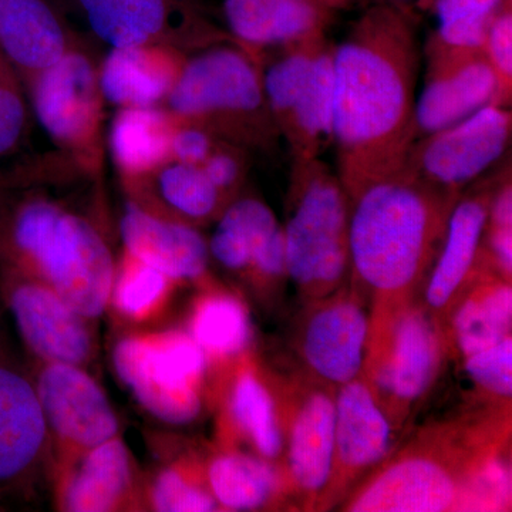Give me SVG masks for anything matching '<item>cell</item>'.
<instances>
[{
	"instance_id": "7bdbcfd3",
	"label": "cell",
	"mask_w": 512,
	"mask_h": 512,
	"mask_svg": "<svg viewBox=\"0 0 512 512\" xmlns=\"http://www.w3.org/2000/svg\"><path fill=\"white\" fill-rule=\"evenodd\" d=\"M349 0H328V3L332 8H338L340 5H345Z\"/></svg>"
},
{
	"instance_id": "d6986e66",
	"label": "cell",
	"mask_w": 512,
	"mask_h": 512,
	"mask_svg": "<svg viewBox=\"0 0 512 512\" xmlns=\"http://www.w3.org/2000/svg\"><path fill=\"white\" fill-rule=\"evenodd\" d=\"M511 330V279L498 274L480 254L476 274L444 326L450 355L464 359L512 336Z\"/></svg>"
},
{
	"instance_id": "f1b7e54d",
	"label": "cell",
	"mask_w": 512,
	"mask_h": 512,
	"mask_svg": "<svg viewBox=\"0 0 512 512\" xmlns=\"http://www.w3.org/2000/svg\"><path fill=\"white\" fill-rule=\"evenodd\" d=\"M130 457L116 437L90 448L82 466L67 484L66 507L74 512L113 510L130 484Z\"/></svg>"
},
{
	"instance_id": "7c38bea8",
	"label": "cell",
	"mask_w": 512,
	"mask_h": 512,
	"mask_svg": "<svg viewBox=\"0 0 512 512\" xmlns=\"http://www.w3.org/2000/svg\"><path fill=\"white\" fill-rule=\"evenodd\" d=\"M511 123L507 106L488 104L454 126L417 140L404 170L461 194L504 156Z\"/></svg>"
},
{
	"instance_id": "9a60e30c",
	"label": "cell",
	"mask_w": 512,
	"mask_h": 512,
	"mask_svg": "<svg viewBox=\"0 0 512 512\" xmlns=\"http://www.w3.org/2000/svg\"><path fill=\"white\" fill-rule=\"evenodd\" d=\"M498 181L463 191L453 211L436 261L420 293L424 308L441 326L476 274L488 210Z\"/></svg>"
},
{
	"instance_id": "8992f818",
	"label": "cell",
	"mask_w": 512,
	"mask_h": 512,
	"mask_svg": "<svg viewBox=\"0 0 512 512\" xmlns=\"http://www.w3.org/2000/svg\"><path fill=\"white\" fill-rule=\"evenodd\" d=\"M15 239L70 308L83 318L104 311L113 293L114 265L92 225L55 205L33 202L19 214Z\"/></svg>"
},
{
	"instance_id": "7402d4cb",
	"label": "cell",
	"mask_w": 512,
	"mask_h": 512,
	"mask_svg": "<svg viewBox=\"0 0 512 512\" xmlns=\"http://www.w3.org/2000/svg\"><path fill=\"white\" fill-rule=\"evenodd\" d=\"M121 235L131 258L153 266L170 279L197 281L207 272L210 248L188 225L160 220L136 205H128Z\"/></svg>"
},
{
	"instance_id": "ffe728a7",
	"label": "cell",
	"mask_w": 512,
	"mask_h": 512,
	"mask_svg": "<svg viewBox=\"0 0 512 512\" xmlns=\"http://www.w3.org/2000/svg\"><path fill=\"white\" fill-rule=\"evenodd\" d=\"M23 338L50 363L82 365L92 342L83 316L70 308L53 289L22 285L10 299Z\"/></svg>"
},
{
	"instance_id": "ee69618b",
	"label": "cell",
	"mask_w": 512,
	"mask_h": 512,
	"mask_svg": "<svg viewBox=\"0 0 512 512\" xmlns=\"http://www.w3.org/2000/svg\"><path fill=\"white\" fill-rule=\"evenodd\" d=\"M426 2H427V3H429V5H430L431 0H424V2H423V3H426Z\"/></svg>"
},
{
	"instance_id": "e0dca14e",
	"label": "cell",
	"mask_w": 512,
	"mask_h": 512,
	"mask_svg": "<svg viewBox=\"0 0 512 512\" xmlns=\"http://www.w3.org/2000/svg\"><path fill=\"white\" fill-rule=\"evenodd\" d=\"M46 423L74 447L90 448L114 439L116 414L103 390L76 365L50 363L37 389Z\"/></svg>"
},
{
	"instance_id": "ba28073f",
	"label": "cell",
	"mask_w": 512,
	"mask_h": 512,
	"mask_svg": "<svg viewBox=\"0 0 512 512\" xmlns=\"http://www.w3.org/2000/svg\"><path fill=\"white\" fill-rule=\"evenodd\" d=\"M168 104L177 116L222 128H249L256 143L281 137L266 103L262 74L244 53L208 50L178 73Z\"/></svg>"
},
{
	"instance_id": "8d00e7d4",
	"label": "cell",
	"mask_w": 512,
	"mask_h": 512,
	"mask_svg": "<svg viewBox=\"0 0 512 512\" xmlns=\"http://www.w3.org/2000/svg\"><path fill=\"white\" fill-rule=\"evenodd\" d=\"M153 501L157 510L164 512H205L218 507L210 488L195 484L175 470H165L158 476Z\"/></svg>"
},
{
	"instance_id": "60d3db41",
	"label": "cell",
	"mask_w": 512,
	"mask_h": 512,
	"mask_svg": "<svg viewBox=\"0 0 512 512\" xmlns=\"http://www.w3.org/2000/svg\"><path fill=\"white\" fill-rule=\"evenodd\" d=\"M201 167L222 194L234 190L241 180L242 164L229 151H212Z\"/></svg>"
},
{
	"instance_id": "ab89813d",
	"label": "cell",
	"mask_w": 512,
	"mask_h": 512,
	"mask_svg": "<svg viewBox=\"0 0 512 512\" xmlns=\"http://www.w3.org/2000/svg\"><path fill=\"white\" fill-rule=\"evenodd\" d=\"M212 151L210 133L197 124L180 128L171 137V156L178 163L202 165Z\"/></svg>"
},
{
	"instance_id": "277c9868",
	"label": "cell",
	"mask_w": 512,
	"mask_h": 512,
	"mask_svg": "<svg viewBox=\"0 0 512 512\" xmlns=\"http://www.w3.org/2000/svg\"><path fill=\"white\" fill-rule=\"evenodd\" d=\"M350 208L329 165L320 158L292 160L284 234L288 276L302 302L349 281Z\"/></svg>"
},
{
	"instance_id": "ac0fdd59",
	"label": "cell",
	"mask_w": 512,
	"mask_h": 512,
	"mask_svg": "<svg viewBox=\"0 0 512 512\" xmlns=\"http://www.w3.org/2000/svg\"><path fill=\"white\" fill-rule=\"evenodd\" d=\"M99 76L79 53H66L37 73L33 106L49 136L76 146L89 140L99 117Z\"/></svg>"
},
{
	"instance_id": "9c48e42d",
	"label": "cell",
	"mask_w": 512,
	"mask_h": 512,
	"mask_svg": "<svg viewBox=\"0 0 512 512\" xmlns=\"http://www.w3.org/2000/svg\"><path fill=\"white\" fill-rule=\"evenodd\" d=\"M114 366L138 402L158 419L187 424L200 414L207 356L188 333L121 340Z\"/></svg>"
},
{
	"instance_id": "d6a6232c",
	"label": "cell",
	"mask_w": 512,
	"mask_h": 512,
	"mask_svg": "<svg viewBox=\"0 0 512 512\" xmlns=\"http://www.w3.org/2000/svg\"><path fill=\"white\" fill-rule=\"evenodd\" d=\"M161 195L174 210L194 220L210 218L220 208L224 194L202 170L201 165L178 163L160 174Z\"/></svg>"
},
{
	"instance_id": "52a82bcc",
	"label": "cell",
	"mask_w": 512,
	"mask_h": 512,
	"mask_svg": "<svg viewBox=\"0 0 512 512\" xmlns=\"http://www.w3.org/2000/svg\"><path fill=\"white\" fill-rule=\"evenodd\" d=\"M266 103L292 160L322 157L333 144V46L325 36L282 47L262 74Z\"/></svg>"
},
{
	"instance_id": "5b68a950",
	"label": "cell",
	"mask_w": 512,
	"mask_h": 512,
	"mask_svg": "<svg viewBox=\"0 0 512 512\" xmlns=\"http://www.w3.org/2000/svg\"><path fill=\"white\" fill-rule=\"evenodd\" d=\"M448 356L446 332L420 296L397 312L370 318L362 376L394 430L412 419Z\"/></svg>"
},
{
	"instance_id": "8fae6325",
	"label": "cell",
	"mask_w": 512,
	"mask_h": 512,
	"mask_svg": "<svg viewBox=\"0 0 512 512\" xmlns=\"http://www.w3.org/2000/svg\"><path fill=\"white\" fill-rule=\"evenodd\" d=\"M293 330V350L301 370L333 389L362 373L370 329V302L346 282L323 298L303 302Z\"/></svg>"
},
{
	"instance_id": "6da1fadb",
	"label": "cell",
	"mask_w": 512,
	"mask_h": 512,
	"mask_svg": "<svg viewBox=\"0 0 512 512\" xmlns=\"http://www.w3.org/2000/svg\"><path fill=\"white\" fill-rule=\"evenodd\" d=\"M420 62L416 26L397 5L367 10L333 46L332 148L350 202L406 168Z\"/></svg>"
},
{
	"instance_id": "1f68e13d",
	"label": "cell",
	"mask_w": 512,
	"mask_h": 512,
	"mask_svg": "<svg viewBox=\"0 0 512 512\" xmlns=\"http://www.w3.org/2000/svg\"><path fill=\"white\" fill-rule=\"evenodd\" d=\"M437 18L433 39L453 49L483 50L488 28L505 0H431Z\"/></svg>"
},
{
	"instance_id": "30bf717a",
	"label": "cell",
	"mask_w": 512,
	"mask_h": 512,
	"mask_svg": "<svg viewBox=\"0 0 512 512\" xmlns=\"http://www.w3.org/2000/svg\"><path fill=\"white\" fill-rule=\"evenodd\" d=\"M274 384L284 433L286 480L296 505L316 511L332 468L336 389L301 369L274 377Z\"/></svg>"
},
{
	"instance_id": "e575fe53",
	"label": "cell",
	"mask_w": 512,
	"mask_h": 512,
	"mask_svg": "<svg viewBox=\"0 0 512 512\" xmlns=\"http://www.w3.org/2000/svg\"><path fill=\"white\" fill-rule=\"evenodd\" d=\"M171 279L153 266L131 258L114 291V301L121 313L130 318H144L163 299Z\"/></svg>"
},
{
	"instance_id": "7a4b0ae2",
	"label": "cell",
	"mask_w": 512,
	"mask_h": 512,
	"mask_svg": "<svg viewBox=\"0 0 512 512\" xmlns=\"http://www.w3.org/2000/svg\"><path fill=\"white\" fill-rule=\"evenodd\" d=\"M511 409L480 406L421 429L339 505L348 512L474 511L510 473Z\"/></svg>"
},
{
	"instance_id": "d590c367",
	"label": "cell",
	"mask_w": 512,
	"mask_h": 512,
	"mask_svg": "<svg viewBox=\"0 0 512 512\" xmlns=\"http://www.w3.org/2000/svg\"><path fill=\"white\" fill-rule=\"evenodd\" d=\"M481 255L484 261L504 278L512 276V187L511 178L498 181L483 238Z\"/></svg>"
},
{
	"instance_id": "5bb4252c",
	"label": "cell",
	"mask_w": 512,
	"mask_h": 512,
	"mask_svg": "<svg viewBox=\"0 0 512 512\" xmlns=\"http://www.w3.org/2000/svg\"><path fill=\"white\" fill-rule=\"evenodd\" d=\"M424 86L416 100L417 140L454 126L488 104L507 106L483 50L453 49L431 37Z\"/></svg>"
},
{
	"instance_id": "f546056e",
	"label": "cell",
	"mask_w": 512,
	"mask_h": 512,
	"mask_svg": "<svg viewBox=\"0 0 512 512\" xmlns=\"http://www.w3.org/2000/svg\"><path fill=\"white\" fill-rule=\"evenodd\" d=\"M170 121L154 107H127L111 128V150L128 174L153 170L171 156Z\"/></svg>"
},
{
	"instance_id": "4fadbf2b",
	"label": "cell",
	"mask_w": 512,
	"mask_h": 512,
	"mask_svg": "<svg viewBox=\"0 0 512 512\" xmlns=\"http://www.w3.org/2000/svg\"><path fill=\"white\" fill-rule=\"evenodd\" d=\"M396 430L360 373L336 389L335 439L328 485L316 511L339 507L390 456Z\"/></svg>"
},
{
	"instance_id": "4316f807",
	"label": "cell",
	"mask_w": 512,
	"mask_h": 512,
	"mask_svg": "<svg viewBox=\"0 0 512 512\" xmlns=\"http://www.w3.org/2000/svg\"><path fill=\"white\" fill-rule=\"evenodd\" d=\"M228 414L259 457L282 466L284 433L274 377L268 379L251 365L239 367L229 390Z\"/></svg>"
},
{
	"instance_id": "83f0119b",
	"label": "cell",
	"mask_w": 512,
	"mask_h": 512,
	"mask_svg": "<svg viewBox=\"0 0 512 512\" xmlns=\"http://www.w3.org/2000/svg\"><path fill=\"white\" fill-rule=\"evenodd\" d=\"M90 28L111 47L150 45L167 28L173 0H77Z\"/></svg>"
},
{
	"instance_id": "b9f144b4",
	"label": "cell",
	"mask_w": 512,
	"mask_h": 512,
	"mask_svg": "<svg viewBox=\"0 0 512 512\" xmlns=\"http://www.w3.org/2000/svg\"><path fill=\"white\" fill-rule=\"evenodd\" d=\"M394 2H396V3H394V5H397V6H400V8H403V6L417 5V3H423L424 0H394Z\"/></svg>"
},
{
	"instance_id": "cb8c5ba5",
	"label": "cell",
	"mask_w": 512,
	"mask_h": 512,
	"mask_svg": "<svg viewBox=\"0 0 512 512\" xmlns=\"http://www.w3.org/2000/svg\"><path fill=\"white\" fill-rule=\"evenodd\" d=\"M62 22L49 0H0V52L30 72L66 55Z\"/></svg>"
},
{
	"instance_id": "2e32d148",
	"label": "cell",
	"mask_w": 512,
	"mask_h": 512,
	"mask_svg": "<svg viewBox=\"0 0 512 512\" xmlns=\"http://www.w3.org/2000/svg\"><path fill=\"white\" fill-rule=\"evenodd\" d=\"M208 248L224 268L249 272L262 288L276 291L289 279L284 225L256 198L232 202L222 212Z\"/></svg>"
},
{
	"instance_id": "d4e9b609",
	"label": "cell",
	"mask_w": 512,
	"mask_h": 512,
	"mask_svg": "<svg viewBox=\"0 0 512 512\" xmlns=\"http://www.w3.org/2000/svg\"><path fill=\"white\" fill-rule=\"evenodd\" d=\"M113 47L99 74L100 92L110 103L123 107H154L168 97L180 67L153 47Z\"/></svg>"
},
{
	"instance_id": "f35d334b",
	"label": "cell",
	"mask_w": 512,
	"mask_h": 512,
	"mask_svg": "<svg viewBox=\"0 0 512 512\" xmlns=\"http://www.w3.org/2000/svg\"><path fill=\"white\" fill-rule=\"evenodd\" d=\"M25 126V104L0 63V156L18 143Z\"/></svg>"
},
{
	"instance_id": "836d02e7",
	"label": "cell",
	"mask_w": 512,
	"mask_h": 512,
	"mask_svg": "<svg viewBox=\"0 0 512 512\" xmlns=\"http://www.w3.org/2000/svg\"><path fill=\"white\" fill-rule=\"evenodd\" d=\"M480 406L508 409L512 399V336L461 359Z\"/></svg>"
},
{
	"instance_id": "74e56055",
	"label": "cell",
	"mask_w": 512,
	"mask_h": 512,
	"mask_svg": "<svg viewBox=\"0 0 512 512\" xmlns=\"http://www.w3.org/2000/svg\"><path fill=\"white\" fill-rule=\"evenodd\" d=\"M483 52L498 80L505 104H510L512 90V13L511 6L504 5L495 13L488 28Z\"/></svg>"
},
{
	"instance_id": "44dd1931",
	"label": "cell",
	"mask_w": 512,
	"mask_h": 512,
	"mask_svg": "<svg viewBox=\"0 0 512 512\" xmlns=\"http://www.w3.org/2000/svg\"><path fill=\"white\" fill-rule=\"evenodd\" d=\"M328 0H225V19L239 40L255 47L298 45L325 36Z\"/></svg>"
},
{
	"instance_id": "4dcf8cb0",
	"label": "cell",
	"mask_w": 512,
	"mask_h": 512,
	"mask_svg": "<svg viewBox=\"0 0 512 512\" xmlns=\"http://www.w3.org/2000/svg\"><path fill=\"white\" fill-rule=\"evenodd\" d=\"M191 336L207 357L231 359L238 356L251 338L247 308L229 293L205 295L195 306Z\"/></svg>"
},
{
	"instance_id": "603a6c76",
	"label": "cell",
	"mask_w": 512,
	"mask_h": 512,
	"mask_svg": "<svg viewBox=\"0 0 512 512\" xmlns=\"http://www.w3.org/2000/svg\"><path fill=\"white\" fill-rule=\"evenodd\" d=\"M207 477L212 497L225 510L255 511L296 505L284 467L258 454H218L208 466Z\"/></svg>"
},
{
	"instance_id": "3957f363",
	"label": "cell",
	"mask_w": 512,
	"mask_h": 512,
	"mask_svg": "<svg viewBox=\"0 0 512 512\" xmlns=\"http://www.w3.org/2000/svg\"><path fill=\"white\" fill-rule=\"evenodd\" d=\"M403 170L350 202V281L370 302V318L419 298L458 197Z\"/></svg>"
},
{
	"instance_id": "484cf974",
	"label": "cell",
	"mask_w": 512,
	"mask_h": 512,
	"mask_svg": "<svg viewBox=\"0 0 512 512\" xmlns=\"http://www.w3.org/2000/svg\"><path fill=\"white\" fill-rule=\"evenodd\" d=\"M46 417L36 390L0 367V481L19 476L45 443Z\"/></svg>"
}]
</instances>
